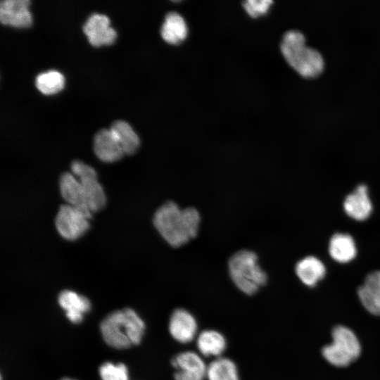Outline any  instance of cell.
<instances>
[{
    "label": "cell",
    "mask_w": 380,
    "mask_h": 380,
    "mask_svg": "<svg viewBox=\"0 0 380 380\" xmlns=\"http://www.w3.org/2000/svg\"><path fill=\"white\" fill-rule=\"evenodd\" d=\"M153 222L169 245L179 248L197 236L201 215L195 208H182L176 203L168 201L157 209Z\"/></svg>",
    "instance_id": "cell-1"
},
{
    "label": "cell",
    "mask_w": 380,
    "mask_h": 380,
    "mask_svg": "<svg viewBox=\"0 0 380 380\" xmlns=\"http://www.w3.org/2000/svg\"><path fill=\"white\" fill-rule=\"evenodd\" d=\"M99 328L107 345L116 349H127L141 342L146 324L136 311L126 308L108 314Z\"/></svg>",
    "instance_id": "cell-2"
},
{
    "label": "cell",
    "mask_w": 380,
    "mask_h": 380,
    "mask_svg": "<svg viewBox=\"0 0 380 380\" xmlns=\"http://www.w3.org/2000/svg\"><path fill=\"white\" fill-rule=\"evenodd\" d=\"M281 51L289 65L305 77H315L324 68V60L316 50L308 47L303 34L296 30L286 32Z\"/></svg>",
    "instance_id": "cell-3"
},
{
    "label": "cell",
    "mask_w": 380,
    "mask_h": 380,
    "mask_svg": "<svg viewBox=\"0 0 380 380\" xmlns=\"http://www.w3.org/2000/svg\"><path fill=\"white\" fill-rule=\"evenodd\" d=\"M228 271L236 287L242 293H256L267 281V274L260 267L257 254L250 250H240L228 261Z\"/></svg>",
    "instance_id": "cell-4"
},
{
    "label": "cell",
    "mask_w": 380,
    "mask_h": 380,
    "mask_svg": "<svg viewBox=\"0 0 380 380\" xmlns=\"http://www.w3.org/2000/svg\"><path fill=\"white\" fill-rule=\"evenodd\" d=\"M332 341L323 347L322 354L331 365L344 367L355 361L361 353V344L350 328L336 326L331 333Z\"/></svg>",
    "instance_id": "cell-5"
},
{
    "label": "cell",
    "mask_w": 380,
    "mask_h": 380,
    "mask_svg": "<svg viewBox=\"0 0 380 380\" xmlns=\"http://www.w3.org/2000/svg\"><path fill=\"white\" fill-rule=\"evenodd\" d=\"M72 173L79 179L87 204L91 213L103 209L106 203L104 190L97 179L95 170L80 160L71 163Z\"/></svg>",
    "instance_id": "cell-6"
},
{
    "label": "cell",
    "mask_w": 380,
    "mask_h": 380,
    "mask_svg": "<svg viewBox=\"0 0 380 380\" xmlns=\"http://www.w3.org/2000/svg\"><path fill=\"white\" fill-rule=\"evenodd\" d=\"M91 215L70 205H62L56 217V227L66 240L73 241L83 236L89 228Z\"/></svg>",
    "instance_id": "cell-7"
},
{
    "label": "cell",
    "mask_w": 380,
    "mask_h": 380,
    "mask_svg": "<svg viewBox=\"0 0 380 380\" xmlns=\"http://www.w3.org/2000/svg\"><path fill=\"white\" fill-rule=\"evenodd\" d=\"M171 365L175 369V380L206 379L208 364L197 351L179 352L172 358Z\"/></svg>",
    "instance_id": "cell-8"
},
{
    "label": "cell",
    "mask_w": 380,
    "mask_h": 380,
    "mask_svg": "<svg viewBox=\"0 0 380 380\" xmlns=\"http://www.w3.org/2000/svg\"><path fill=\"white\" fill-rule=\"evenodd\" d=\"M168 331L176 342L188 344L195 341L199 333L197 319L188 310L176 308L170 316Z\"/></svg>",
    "instance_id": "cell-9"
},
{
    "label": "cell",
    "mask_w": 380,
    "mask_h": 380,
    "mask_svg": "<svg viewBox=\"0 0 380 380\" xmlns=\"http://www.w3.org/2000/svg\"><path fill=\"white\" fill-rule=\"evenodd\" d=\"M83 31L94 46L110 45L117 38V32L110 26L108 17L103 14L91 15L84 24Z\"/></svg>",
    "instance_id": "cell-10"
},
{
    "label": "cell",
    "mask_w": 380,
    "mask_h": 380,
    "mask_svg": "<svg viewBox=\"0 0 380 380\" xmlns=\"http://www.w3.org/2000/svg\"><path fill=\"white\" fill-rule=\"evenodd\" d=\"M29 0H4L0 2V21L18 28L30 27L32 18Z\"/></svg>",
    "instance_id": "cell-11"
},
{
    "label": "cell",
    "mask_w": 380,
    "mask_h": 380,
    "mask_svg": "<svg viewBox=\"0 0 380 380\" xmlns=\"http://www.w3.org/2000/svg\"><path fill=\"white\" fill-rule=\"evenodd\" d=\"M58 303L68 320L75 324L83 321L91 308L88 298L70 290L62 291L58 296Z\"/></svg>",
    "instance_id": "cell-12"
},
{
    "label": "cell",
    "mask_w": 380,
    "mask_h": 380,
    "mask_svg": "<svg viewBox=\"0 0 380 380\" xmlns=\"http://www.w3.org/2000/svg\"><path fill=\"white\" fill-rule=\"evenodd\" d=\"M197 352L203 357L217 358L223 356L227 341L224 335L213 329L199 331L196 340Z\"/></svg>",
    "instance_id": "cell-13"
},
{
    "label": "cell",
    "mask_w": 380,
    "mask_h": 380,
    "mask_svg": "<svg viewBox=\"0 0 380 380\" xmlns=\"http://www.w3.org/2000/svg\"><path fill=\"white\" fill-rule=\"evenodd\" d=\"M346 213L351 218L362 221L367 219L372 211V204L365 184L358 185L348 195L343 202Z\"/></svg>",
    "instance_id": "cell-14"
},
{
    "label": "cell",
    "mask_w": 380,
    "mask_h": 380,
    "mask_svg": "<svg viewBox=\"0 0 380 380\" xmlns=\"http://www.w3.org/2000/svg\"><path fill=\"white\" fill-rule=\"evenodd\" d=\"M94 151L96 156L105 163L118 161L125 155L110 129H101L95 134Z\"/></svg>",
    "instance_id": "cell-15"
},
{
    "label": "cell",
    "mask_w": 380,
    "mask_h": 380,
    "mask_svg": "<svg viewBox=\"0 0 380 380\" xmlns=\"http://www.w3.org/2000/svg\"><path fill=\"white\" fill-rule=\"evenodd\" d=\"M363 307L371 314L380 316V271L370 272L357 289Z\"/></svg>",
    "instance_id": "cell-16"
},
{
    "label": "cell",
    "mask_w": 380,
    "mask_h": 380,
    "mask_svg": "<svg viewBox=\"0 0 380 380\" xmlns=\"http://www.w3.org/2000/svg\"><path fill=\"white\" fill-rule=\"evenodd\" d=\"M59 187L61 196L67 204L90 215L92 214L87 204L81 184L72 173L62 174L59 181Z\"/></svg>",
    "instance_id": "cell-17"
},
{
    "label": "cell",
    "mask_w": 380,
    "mask_h": 380,
    "mask_svg": "<svg viewBox=\"0 0 380 380\" xmlns=\"http://www.w3.org/2000/svg\"><path fill=\"white\" fill-rule=\"evenodd\" d=\"M295 271L299 279L308 286L316 285L326 274L324 265L315 256H308L299 260Z\"/></svg>",
    "instance_id": "cell-18"
},
{
    "label": "cell",
    "mask_w": 380,
    "mask_h": 380,
    "mask_svg": "<svg viewBox=\"0 0 380 380\" xmlns=\"http://www.w3.org/2000/svg\"><path fill=\"white\" fill-rule=\"evenodd\" d=\"M329 253L336 262H348L356 255L355 243L350 235L336 233L331 237L329 241Z\"/></svg>",
    "instance_id": "cell-19"
},
{
    "label": "cell",
    "mask_w": 380,
    "mask_h": 380,
    "mask_svg": "<svg viewBox=\"0 0 380 380\" xmlns=\"http://www.w3.org/2000/svg\"><path fill=\"white\" fill-rule=\"evenodd\" d=\"M206 380H240L238 366L224 356L214 358L208 364Z\"/></svg>",
    "instance_id": "cell-20"
},
{
    "label": "cell",
    "mask_w": 380,
    "mask_h": 380,
    "mask_svg": "<svg viewBox=\"0 0 380 380\" xmlns=\"http://www.w3.org/2000/svg\"><path fill=\"white\" fill-rule=\"evenodd\" d=\"M160 34L166 42L171 44H178L184 41L187 35V26L184 18L176 12L167 13L161 27Z\"/></svg>",
    "instance_id": "cell-21"
},
{
    "label": "cell",
    "mask_w": 380,
    "mask_h": 380,
    "mask_svg": "<svg viewBox=\"0 0 380 380\" xmlns=\"http://www.w3.org/2000/svg\"><path fill=\"white\" fill-rule=\"evenodd\" d=\"M109 129L117 139L125 155L136 153L139 147L140 140L128 122L118 120L112 123Z\"/></svg>",
    "instance_id": "cell-22"
},
{
    "label": "cell",
    "mask_w": 380,
    "mask_h": 380,
    "mask_svg": "<svg viewBox=\"0 0 380 380\" xmlns=\"http://www.w3.org/2000/svg\"><path fill=\"white\" fill-rule=\"evenodd\" d=\"M63 75L56 70H49L39 74L35 86L44 94L51 95L60 91L64 87Z\"/></svg>",
    "instance_id": "cell-23"
},
{
    "label": "cell",
    "mask_w": 380,
    "mask_h": 380,
    "mask_svg": "<svg viewBox=\"0 0 380 380\" xmlns=\"http://www.w3.org/2000/svg\"><path fill=\"white\" fill-rule=\"evenodd\" d=\"M99 374L101 380H129V372L124 363L105 362L100 365Z\"/></svg>",
    "instance_id": "cell-24"
},
{
    "label": "cell",
    "mask_w": 380,
    "mask_h": 380,
    "mask_svg": "<svg viewBox=\"0 0 380 380\" xmlns=\"http://www.w3.org/2000/svg\"><path fill=\"white\" fill-rule=\"evenodd\" d=\"M272 3L271 0H247L243 6L250 16L257 18L266 13Z\"/></svg>",
    "instance_id": "cell-25"
},
{
    "label": "cell",
    "mask_w": 380,
    "mask_h": 380,
    "mask_svg": "<svg viewBox=\"0 0 380 380\" xmlns=\"http://www.w3.org/2000/svg\"><path fill=\"white\" fill-rule=\"evenodd\" d=\"M59 380H76V379H72V378H70V377H63V378L60 379Z\"/></svg>",
    "instance_id": "cell-26"
}]
</instances>
